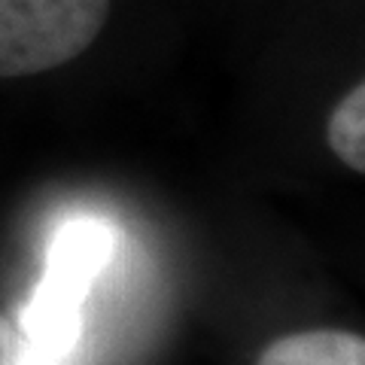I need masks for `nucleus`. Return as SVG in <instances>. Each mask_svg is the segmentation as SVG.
Masks as SVG:
<instances>
[{
	"label": "nucleus",
	"mask_w": 365,
	"mask_h": 365,
	"mask_svg": "<svg viewBox=\"0 0 365 365\" xmlns=\"http://www.w3.org/2000/svg\"><path fill=\"white\" fill-rule=\"evenodd\" d=\"M119 232L104 216H73L55 228L43 274L21 304L19 329L40 350L67 365L83 338L86 304L116 259Z\"/></svg>",
	"instance_id": "f257e3e1"
},
{
	"label": "nucleus",
	"mask_w": 365,
	"mask_h": 365,
	"mask_svg": "<svg viewBox=\"0 0 365 365\" xmlns=\"http://www.w3.org/2000/svg\"><path fill=\"white\" fill-rule=\"evenodd\" d=\"M113 0H0V79L79 58L110 21Z\"/></svg>",
	"instance_id": "f03ea898"
},
{
	"label": "nucleus",
	"mask_w": 365,
	"mask_h": 365,
	"mask_svg": "<svg viewBox=\"0 0 365 365\" xmlns=\"http://www.w3.org/2000/svg\"><path fill=\"white\" fill-rule=\"evenodd\" d=\"M256 365H365V338L347 329H304L274 338Z\"/></svg>",
	"instance_id": "7ed1b4c3"
},
{
	"label": "nucleus",
	"mask_w": 365,
	"mask_h": 365,
	"mask_svg": "<svg viewBox=\"0 0 365 365\" xmlns=\"http://www.w3.org/2000/svg\"><path fill=\"white\" fill-rule=\"evenodd\" d=\"M326 143L350 170L365 174V83H356L335 104L326 122Z\"/></svg>",
	"instance_id": "20e7f679"
},
{
	"label": "nucleus",
	"mask_w": 365,
	"mask_h": 365,
	"mask_svg": "<svg viewBox=\"0 0 365 365\" xmlns=\"http://www.w3.org/2000/svg\"><path fill=\"white\" fill-rule=\"evenodd\" d=\"M0 365H64L21 332L16 323L0 317Z\"/></svg>",
	"instance_id": "39448f33"
}]
</instances>
